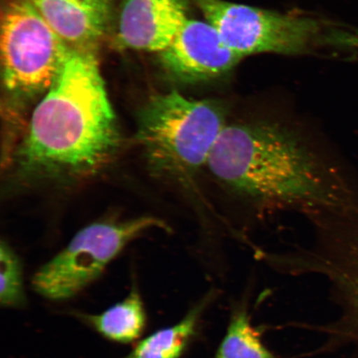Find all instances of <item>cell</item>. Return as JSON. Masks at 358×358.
<instances>
[{
    "mask_svg": "<svg viewBox=\"0 0 358 358\" xmlns=\"http://www.w3.org/2000/svg\"><path fill=\"white\" fill-rule=\"evenodd\" d=\"M324 227L328 243L322 259L324 271L341 292L346 311L344 334L358 344V213Z\"/></svg>",
    "mask_w": 358,
    "mask_h": 358,
    "instance_id": "cell-9",
    "label": "cell"
},
{
    "mask_svg": "<svg viewBox=\"0 0 358 358\" xmlns=\"http://www.w3.org/2000/svg\"><path fill=\"white\" fill-rule=\"evenodd\" d=\"M228 120L227 107L220 101L192 99L173 90L142 107L136 138L155 176L192 186L207 169Z\"/></svg>",
    "mask_w": 358,
    "mask_h": 358,
    "instance_id": "cell-3",
    "label": "cell"
},
{
    "mask_svg": "<svg viewBox=\"0 0 358 358\" xmlns=\"http://www.w3.org/2000/svg\"><path fill=\"white\" fill-rule=\"evenodd\" d=\"M338 34V45L346 47L358 48V30L355 32H343L340 31Z\"/></svg>",
    "mask_w": 358,
    "mask_h": 358,
    "instance_id": "cell-15",
    "label": "cell"
},
{
    "mask_svg": "<svg viewBox=\"0 0 358 358\" xmlns=\"http://www.w3.org/2000/svg\"><path fill=\"white\" fill-rule=\"evenodd\" d=\"M0 271L1 306L7 308L24 306L25 295L20 259L3 241L0 246Z\"/></svg>",
    "mask_w": 358,
    "mask_h": 358,
    "instance_id": "cell-14",
    "label": "cell"
},
{
    "mask_svg": "<svg viewBox=\"0 0 358 358\" xmlns=\"http://www.w3.org/2000/svg\"><path fill=\"white\" fill-rule=\"evenodd\" d=\"M71 48L93 50L106 33L114 0H31Z\"/></svg>",
    "mask_w": 358,
    "mask_h": 358,
    "instance_id": "cell-10",
    "label": "cell"
},
{
    "mask_svg": "<svg viewBox=\"0 0 358 358\" xmlns=\"http://www.w3.org/2000/svg\"><path fill=\"white\" fill-rule=\"evenodd\" d=\"M83 319L103 337L120 343H132L140 338L147 320L144 303L136 287L108 310L99 315H84Z\"/></svg>",
    "mask_w": 358,
    "mask_h": 358,
    "instance_id": "cell-11",
    "label": "cell"
},
{
    "mask_svg": "<svg viewBox=\"0 0 358 358\" xmlns=\"http://www.w3.org/2000/svg\"><path fill=\"white\" fill-rule=\"evenodd\" d=\"M187 0H122L117 41L131 50L162 52L187 20Z\"/></svg>",
    "mask_w": 358,
    "mask_h": 358,
    "instance_id": "cell-8",
    "label": "cell"
},
{
    "mask_svg": "<svg viewBox=\"0 0 358 358\" xmlns=\"http://www.w3.org/2000/svg\"><path fill=\"white\" fill-rule=\"evenodd\" d=\"M159 53L161 65L170 77L189 84L221 78L243 58L228 47L208 22L189 20Z\"/></svg>",
    "mask_w": 358,
    "mask_h": 358,
    "instance_id": "cell-7",
    "label": "cell"
},
{
    "mask_svg": "<svg viewBox=\"0 0 358 358\" xmlns=\"http://www.w3.org/2000/svg\"><path fill=\"white\" fill-rule=\"evenodd\" d=\"M69 48L31 0H3L2 82L12 100L28 101L47 92Z\"/></svg>",
    "mask_w": 358,
    "mask_h": 358,
    "instance_id": "cell-4",
    "label": "cell"
},
{
    "mask_svg": "<svg viewBox=\"0 0 358 358\" xmlns=\"http://www.w3.org/2000/svg\"><path fill=\"white\" fill-rule=\"evenodd\" d=\"M120 142L93 50L70 47L17 151V172L49 182L91 177L111 162Z\"/></svg>",
    "mask_w": 358,
    "mask_h": 358,
    "instance_id": "cell-2",
    "label": "cell"
},
{
    "mask_svg": "<svg viewBox=\"0 0 358 358\" xmlns=\"http://www.w3.org/2000/svg\"><path fill=\"white\" fill-rule=\"evenodd\" d=\"M216 358H274L259 338L248 313H237L231 320Z\"/></svg>",
    "mask_w": 358,
    "mask_h": 358,
    "instance_id": "cell-13",
    "label": "cell"
},
{
    "mask_svg": "<svg viewBox=\"0 0 358 358\" xmlns=\"http://www.w3.org/2000/svg\"><path fill=\"white\" fill-rule=\"evenodd\" d=\"M201 311L196 308L177 324L141 340L124 358H179L195 333Z\"/></svg>",
    "mask_w": 358,
    "mask_h": 358,
    "instance_id": "cell-12",
    "label": "cell"
},
{
    "mask_svg": "<svg viewBox=\"0 0 358 358\" xmlns=\"http://www.w3.org/2000/svg\"><path fill=\"white\" fill-rule=\"evenodd\" d=\"M196 3L228 47L243 57L263 52L301 55L321 45L334 44L336 30L311 17L285 15L223 0Z\"/></svg>",
    "mask_w": 358,
    "mask_h": 358,
    "instance_id": "cell-5",
    "label": "cell"
},
{
    "mask_svg": "<svg viewBox=\"0 0 358 358\" xmlns=\"http://www.w3.org/2000/svg\"><path fill=\"white\" fill-rule=\"evenodd\" d=\"M163 221L142 217L120 223L97 222L80 230L70 243L35 273L34 289L53 301L76 296L96 280L105 268L134 239Z\"/></svg>",
    "mask_w": 358,
    "mask_h": 358,
    "instance_id": "cell-6",
    "label": "cell"
},
{
    "mask_svg": "<svg viewBox=\"0 0 358 358\" xmlns=\"http://www.w3.org/2000/svg\"><path fill=\"white\" fill-rule=\"evenodd\" d=\"M214 182L257 209H289L324 219L358 212V196L301 127L280 120L229 122L207 165Z\"/></svg>",
    "mask_w": 358,
    "mask_h": 358,
    "instance_id": "cell-1",
    "label": "cell"
}]
</instances>
